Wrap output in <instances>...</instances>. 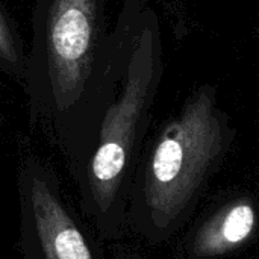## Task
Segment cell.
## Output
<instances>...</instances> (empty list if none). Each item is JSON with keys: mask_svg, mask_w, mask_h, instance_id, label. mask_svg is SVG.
<instances>
[{"mask_svg": "<svg viewBox=\"0 0 259 259\" xmlns=\"http://www.w3.org/2000/svg\"><path fill=\"white\" fill-rule=\"evenodd\" d=\"M235 137L217 88L197 87L143 149L129 194L126 229L150 244L170 240L194 212Z\"/></svg>", "mask_w": 259, "mask_h": 259, "instance_id": "1", "label": "cell"}, {"mask_svg": "<svg viewBox=\"0 0 259 259\" xmlns=\"http://www.w3.org/2000/svg\"><path fill=\"white\" fill-rule=\"evenodd\" d=\"M17 187L21 259H103L49 164L26 156Z\"/></svg>", "mask_w": 259, "mask_h": 259, "instance_id": "3", "label": "cell"}, {"mask_svg": "<svg viewBox=\"0 0 259 259\" xmlns=\"http://www.w3.org/2000/svg\"><path fill=\"white\" fill-rule=\"evenodd\" d=\"M111 259H149L135 252H117Z\"/></svg>", "mask_w": 259, "mask_h": 259, "instance_id": "6", "label": "cell"}, {"mask_svg": "<svg viewBox=\"0 0 259 259\" xmlns=\"http://www.w3.org/2000/svg\"><path fill=\"white\" fill-rule=\"evenodd\" d=\"M256 203L237 196L222 203L185 240L182 249L190 259H220L244 249L258 231Z\"/></svg>", "mask_w": 259, "mask_h": 259, "instance_id": "4", "label": "cell"}, {"mask_svg": "<svg viewBox=\"0 0 259 259\" xmlns=\"http://www.w3.org/2000/svg\"><path fill=\"white\" fill-rule=\"evenodd\" d=\"M0 56H3L9 62H15V59H17L14 42L9 36V32L6 29L5 23H3L2 15H0Z\"/></svg>", "mask_w": 259, "mask_h": 259, "instance_id": "5", "label": "cell"}, {"mask_svg": "<svg viewBox=\"0 0 259 259\" xmlns=\"http://www.w3.org/2000/svg\"><path fill=\"white\" fill-rule=\"evenodd\" d=\"M149 15L131 55L123 88L108 106L91 153L71 173L80 209L102 240H117L126 231L129 194L143 152L152 106L162 74L161 39Z\"/></svg>", "mask_w": 259, "mask_h": 259, "instance_id": "2", "label": "cell"}]
</instances>
